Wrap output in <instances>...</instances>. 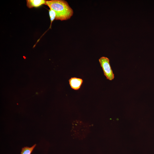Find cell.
Returning a JSON list of instances; mask_svg holds the SVG:
<instances>
[{
	"instance_id": "obj_1",
	"label": "cell",
	"mask_w": 154,
	"mask_h": 154,
	"mask_svg": "<svg viewBox=\"0 0 154 154\" xmlns=\"http://www.w3.org/2000/svg\"><path fill=\"white\" fill-rule=\"evenodd\" d=\"M46 5L55 12L56 20H66L70 19L73 15V9L65 0L46 1Z\"/></svg>"
},
{
	"instance_id": "obj_2",
	"label": "cell",
	"mask_w": 154,
	"mask_h": 154,
	"mask_svg": "<svg viewBox=\"0 0 154 154\" xmlns=\"http://www.w3.org/2000/svg\"><path fill=\"white\" fill-rule=\"evenodd\" d=\"M73 125L72 134L75 137L82 139L88 133L89 128L86 123L81 121H76L74 122Z\"/></svg>"
},
{
	"instance_id": "obj_3",
	"label": "cell",
	"mask_w": 154,
	"mask_h": 154,
	"mask_svg": "<svg viewBox=\"0 0 154 154\" xmlns=\"http://www.w3.org/2000/svg\"><path fill=\"white\" fill-rule=\"evenodd\" d=\"M104 76L107 79L111 81L114 78V75L111 67L110 60L108 58L102 56L99 59Z\"/></svg>"
},
{
	"instance_id": "obj_4",
	"label": "cell",
	"mask_w": 154,
	"mask_h": 154,
	"mask_svg": "<svg viewBox=\"0 0 154 154\" xmlns=\"http://www.w3.org/2000/svg\"><path fill=\"white\" fill-rule=\"evenodd\" d=\"M69 82L71 88L76 90L80 88L83 82V80L80 78L72 77L69 79Z\"/></svg>"
},
{
	"instance_id": "obj_5",
	"label": "cell",
	"mask_w": 154,
	"mask_h": 154,
	"mask_svg": "<svg viewBox=\"0 0 154 154\" xmlns=\"http://www.w3.org/2000/svg\"><path fill=\"white\" fill-rule=\"evenodd\" d=\"M46 1L45 0H27V6L29 8L37 7L43 5H46Z\"/></svg>"
},
{
	"instance_id": "obj_6",
	"label": "cell",
	"mask_w": 154,
	"mask_h": 154,
	"mask_svg": "<svg viewBox=\"0 0 154 154\" xmlns=\"http://www.w3.org/2000/svg\"><path fill=\"white\" fill-rule=\"evenodd\" d=\"M36 145V144H35L31 147L26 146L22 148L21 154H31Z\"/></svg>"
},
{
	"instance_id": "obj_7",
	"label": "cell",
	"mask_w": 154,
	"mask_h": 154,
	"mask_svg": "<svg viewBox=\"0 0 154 154\" xmlns=\"http://www.w3.org/2000/svg\"><path fill=\"white\" fill-rule=\"evenodd\" d=\"M50 20V25L49 28L51 27L53 21L55 19L56 15L55 12L52 10H48Z\"/></svg>"
}]
</instances>
